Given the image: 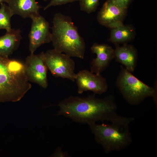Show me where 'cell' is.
<instances>
[{
    "label": "cell",
    "instance_id": "cell-17",
    "mask_svg": "<svg viewBox=\"0 0 157 157\" xmlns=\"http://www.w3.org/2000/svg\"><path fill=\"white\" fill-rule=\"evenodd\" d=\"M99 0H79L80 10L88 14L96 11Z\"/></svg>",
    "mask_w": 157,
    "mask_h": 157
},
{
    "label": "cell",
    "instance_id": "cell-22",
    "mask_svg": "<svg viewBox=\"0 0 157 157\" xmlns=\"http://www.w3.org/2000/svg\"><path fill=\"white\" fill-rule=\"evenodd\" d=\"M44 1H48L49 0H43Z\"/></svg>",
    "mask_w": 157,
    "mask_h": 157
},
{
    "label": "cell",
    "instance_id": "cell-6",
    "mask_svg": "<svg viewBox=\"0 0 157 157\" xmlns=\"http://www.w3.org/2000/svg\"><path fill=\"white\" fill-rule=\"evenodd\" d=\"M44 60L48 69L53 76L75 81V63L71 57L53 49L44 53Z\"/></svg>",
    "mask_w": 157,
    "mask_h": 157
},
{
    "label": "cell",
    "instance_id": "cell-8",
    "mask_svg": "<svg viewBox=\"0 0 157 157\" xmlns=\"http://www.w3.org/2000/svg\"><path fill=\"white\" fill-rule=\"evenodd\" d=\"M127 9L111 0H106L98 13L97 21L101 25L111 29L116 27L123 24Z\"/></svg>",
    "mask_w": 157,
    "mask_h": 157
},
{
    "label": "cell",
    "instance_id": "cell-2",
    "mask_svg": "<svg viewBox=\"0 0 157 157\" xmlns=\"http://www.w3.org/2000/svg\"><path fill=\"white\" fill-rule=\"evenodd\" d=\"M51 33L53 49L70 57L84 58L85 42L69 16L56 13L53 18Z\"/></svg>",
    "mask_w": 157,
    "mask_h": 157
},
{
    "label": "cell",
    "instance_id": "cell-11",
    "mask_svg": "<svg viewBox=\"0 0 157 157\" xmlns=\"http://www.w3.org/2000/svg\"><path fill=\"white\" fill-rule=\"evenodd\" d=\"M90 49L93 53L97 55L96 57L93 58L91 62L90 71L100 75L114 58V49L107 44L96 43L93 44Z\"/></svg>",
    "mask_w": 157,
    "mask_h": 157
},
{
    "label": "cell",
    "instance_id": "cell-1",
    "mask_svg": "<svg viewBox=\"0 0 157 157\" xmlns=\"http://www.w3.org/2000/svg\"><path fill=\"white\" fill-rule=\"evenodd\" d=\"M60 109L56 115H63L77 123L88 125L98 121L111 122L125 119L119 115L114 97L108 95L103 98L94 95L87 97L70 96L59 102Z\"/></svg>",
    "mask_w": 157,
    "mask_h": 157
},
{
    "label": "cell",
    "instance_id": "cell-9",
    "mask_svg": "<svg viewBox=\"0 0 157 157\" xmlns=\"http://www.w3.org/2000/svg\"><path fill=\"white\" fill-rule=\"evenodd\" d=\"M31 19L32 22L28 37L29 49L32 54L40 46L51 42V33L48 22L40 14Z\"/></svg>",
    "mask_w": 157,
    "mask_h": 157
},
{
    "label": "cell",
    "instance_id": "cell-19",
    "mask_svg": "<svg viewBox=\"0 0 157 157\" xmlns=\"http://www.w3.org/2000/svg\"><path fill=\"white\" fill-rule=\"evenodd\" d=\"M119 6L128 9L133 0H111Z\"/></svg>",
    "mask_w": 157,
    "mask_h": 157
},
{
    "label": "cell",
    "instance_id": "cell-3",
    "mask_svg": "<svg viewBox=\"0 0 157 157\" xmlns=\"http://www.w3.org/2000/svg\"><path fill=\"white\" fill-rule=\"evenodd\" d=\"M132 117L110 124L96 123L89 125L95 140L103 147L106 153L123 149L130 145L132 140L129 125L134 120Z\"/></svg>",
    "mask_w": 157,
    "mask_h": 157
},
{
    "label": "cell",
    "instance_id": "cell-20",
    "mask_svg": "<svg viewBox=\"0 0 157 157\" xmlns=\"http://www.w3.org/2000/svg\"><path fill=\"white\" fill-rule=\"evenodd\" d=\"M67 152H63L61 148L59 147L57 148L54 152L51 155V156L53 157H67L69 156Z\"/></svg>",
    "mask_w": 157,
    "mask_h": 157
},
{
    "label": "cell",
    "instance_id": "cell-7",
    "mask_svg": "<svg viewBox=\"0 0 157 157\" xmlns=\"http://www.w3.org/2000/svg\"><path fill=\"white\" fill-rule=\"evenodd\" d=\"M44 54L43 52L38 54L31 53L26 58L24 66L28 81L45 89L48 85V68L44 60Z\"/></svg>",
    "mask_w": 157,
    "mask_h": 157
},
{
    "label": "cell",
    "instance_id": "cell-21",
    "mask_svg": "<svg viewBox=\"0 0 157 157\" xmlns=\"http://www.w3.org/2000/svg\"><path fill=\"white\" fill-rule=\"evenodd\" d=\"M8 0H0V3H2L6 2V3L8 2Z\"/></svg>",
    "mask_w": 157,
    "mask_h": 157
},
{
    "label": "cell",
    "instance_id": "cell-13",
    "mask_svg": "<svg viewBox=\"0 0 157 157\" xmlns=\"http://www.w3.org/2000/svg\"><path fill=\"white\" fill-rule=\"evenodd\" d=\"M114 58L126 67L129 71L133 72L136 67L138 58L137 51L131 45L124 44L122 46L117 45L114 49Z\"/></svg>",
    "mask_w": 157,
    "mask_h": 157
},
{
    "label": "cell",
    "instance_id": "cell-16",
    "mask_svg": "<svg viewBox=\"0 0 157 157\" xmlns=\"http://www.w3.org/2000/svg\"><path fill=\"white\" fill-rule=\"evenodd\" d=\"M0 29H4L6 31L11 29V18L13 15L8 5L3 3H0Z\"/></svg>",
    "mask_w": 157,
    "mask_h": 157
},
{
    "label": "cell",
    "instance_id": "cell-12",
    "mask_svg": "<svg viewBox=\"0 0 157 157\" xmlns=\"http://www.w3.org/2000/svg\"><path fill=\"white\" fill-rule=\"evenodd\" d=\"M8 6L13 15L31 18L40 14L41 7L35 0H8Z\"/></svg>",
    "mask_w": 157,
    "mask_h": 157
},
{
    "label": "cell",
    "instance_id": "cell-14",
    "mask_svg": "<svg viewBox=\"0 0 157 157\" xmlns=\"http://www.w3.org/2000/svg\"><path fill=\"white\" fill-rule=\"evenodd\" d=\"M22 38L19 29H11L0 37V56L8 58L19 47Z\"/></svg>",
    "mask_w": 157,
    "mask_h": 157
},
{
    "label": "cell",
    "instance_id": "cell-10",
    "mask_svg": "<svg viewBox=\"0 0 157 157\" xmlns=\"http://www.w3.org/2000/svg\"><path fill=\"white\" fill-rule=\"evenodd\" d=\"M75 81L78 92L80 94L90 91L100 95L107 90L108 85L105 78L101 74H97L86 69L80 71L76 74Z\"/></svg>",
    "mask_w": 157,
    "mask_h": 157
},
{
    "label": "cell",
    "instance_id": "cell-5",
    "mask_svg": "<svg viewBox=\"0 0 157 157\" xmlns=\"http://www.w3.org/2000/svg\"><path fill=\"white\" fill-rule=\"evenodd\" d=\"M21 72L16 61L0 56V102L9 100L19 90Z\"/></svg>",
    "mask_w": 157,
    "mask_h": 157
},
{
    "label": "cell",
    "instance_id": "cell-4",
    "mask_svg": "<svg viewBox=\"0 0 157 157\" xmlns=\"http://www.w3.org/2000/svg\"><path fill=\"white\" fill-rule=\"evenodd\" d=\"M116 84L124 98L131 105H138L149 97H152L156 104V86L153 88L147 85L126 68L121 67Z\"/></svg>",
    "mask_w": 157,
    "mask_h": 157
},
{
    "label": "cell",
    "instance_id": "cell-15",
    "mask_svg": "<svg viewBox=\"0 0 157 157\" xmlns=\"http://www.w3.org/2000/svg\"><path fill=\"white\" fill-rule=\"evenodd\" d=\"M135 35V29L132 25L123 24L111 28L109 41L117 46L127 44L134 38Z\"/></svg>",
    "mask_w": 157,
    "mask_h": 157
},
{
    "label": "cell",
    "instance_id": "cell-18",
    "mask_svg": "<svg viewBox=\"0 0 157 157\" xmlns=\"http://www.w3.org/2000/svg\"><path fill=\"white\" fill-rule=\"evenodd\" d=\"M79 0H51L49 3L44 8L45 10L52 6H60L70 3L78 1Z\"/></svg>",
    "mask_w": 157,
    "mask_h": 157
}]
</instances>
